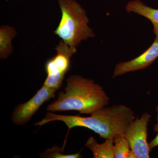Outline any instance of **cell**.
Instances as JSON below:
<instances>
[{
    "mask_svg": "<svg viewBox=\"0 0 158 158\" xmlns=\"http://www.w3.org/2000/svg\"><path fill=\"white\" fill-rule=\"evenodd\" d=\"M106 106L96 110L88 117L59 115L48 112L35 125L40 127L51 122L60 121L64 123L69 130L77 127H86L106 140L123 135L127 128L135 119L134 112L123 105Z\"/></svg>",
    "mask_w": 158,
    "mask_h": 158,
    "instance_id": "6da1fadb",
    "label": "cell"
},
{
    "mask_svg": "<svg viewBox=\"0 0 158 158\" xmlns=\"http://www.w3.org/2000/svg\"><path fill=\"white\" fill-rule=\"evenodd\" d=\"M110 98L100 85L91 79L73 75L66 80L64 91L47 108L48 111H78L91 114L109 104Z\"/></svg>",
    "mask_w": 158,
    "mask_h": 158,
    "instance_id": "7a4b0ae2",
    "label": "cell"
},
{
    "mask_svg": "<svg viewBox=\"0 0 158 158\" xmlns=\"http://www.w3.org/2000/svg\"><path fill=\"white\" fill-rule=\"evenodd\" d=\"M62 17L54 34L70 47H77L83 40L95 37L88 27L85 9L75 0H58Z\"/></svg>",
    "mask_w": 158,
    "mask_h": 158,
    "instance_id": "3957f363",
    "label": "cell"
},
{
    "mask_svg": "<svg viewBox=\"0 0 158 158\" xmlns=\"http://www.w3.org/2000/svg\"><path fill=\"white\" fill-rule=\"evenodd\" d=\"M55 49L56 51V55L45 63L47 77L44 85L57 90L62 86L65 74L70 67L71 58L76 53L77 49L76 47L69 46L61 40Z\"/></svg>",
    "mask_w": 158,
    "mask_h": 158,
    "instance_id": "277c9868",
    "label": "cell"
},
{
    "mask_svg": "<svg viewBox=\"0 0 158 158\" xmlns=\"http://www.w3.org/2000/svg\"><path fill=\"white\" fill-rule=\"evenodd\" d=\"M151 116L143 113L141 118L137 117L129 126L123 136L127 140L130 148L137 158H149L150 152L148 143V125Z\"/></svg>",
    "mask_w": 158,
    "mask_h": 158,
    "instance_id": "5b68a950",
    "label": "cell"
},
{
    "mask_svg": "<svg viewBox=\"0 0 158 158\" xmlns=\"http://www.w3.org/2000/svg\"><path fill=\"white\" fill-rule=\"evenodd\" d=\"M56 91L43 85L31 99L15 107L11 116L12 122L16 125H24L27 123L44 102L55 98Z\"/></svg>",
    "mask_w": 158,
    "mask_h": 158,
    "instance_id": "8992f818",
    "label": "cell"
},
{
    "mask_svg": "<svg viewBox=\"0 0 158 158\" xmlns=\"http://www.w3.org/2000/svg\"><path fill=\"white\" fill-rule=\"evenodd\" d=\"M158 58V35L152 45L138 57L127 62H122L115 66L113 78L127 73L135 72L147 68Z\"/></svg>",
    "mask_w": 158,
    "mask_h": 158,
    "instance_id": "52a82bcc",
    "label": "cell"
},
{
    "mask_svg": "<svg viewBox=\"0 0 158 158\" xmlns=\"http://www.w3.org/2000/svg\"><path fill=\"white\" fill-rule=\"evenodd\" d=\"M125 9L128 13L135 12L149 19L153 26V33L158 35V9L145 6L139 0L129 2Z\"/></svg>",
    "mask_w": 158,
    "mask_h": 158,
    "instance_id": "ba28073f",
    "label": "cell"
},
{
    "mask_svg": "<svg viewBox=\"0 0 158 158\" xmlns=\"http://www.w3.org/2000/svg\"><path fill=\"white\" fill-rule=\"evenodd\" d=\"M103 143L99 144L93 137H90L85 144L90 150L94 158H114V139H106Z\"/></svg>",
    "mask_w": 158,
    "mask_h": 158,
    "instance_id": "9c48e42d",
    "label": "cell"
},
{
    "mask_svg": "<svg viewBox=\"0 0 158 158\" xmlns=\"http://www.w3.org/2000/svg\"><path fill=\"white\" fill-rule=\"evenodd\" d=\"M16 34L15 29L9 26H2L0 28V58H8L12 53L11 40Z\"/></svg>",
    "mask_w": 158,
    "mask_h": 158,
    "instance_id": "30bf717a",
    "label": "cell"
},
{
    "mask_svg": "<svg viewBox=\"0 0 158 158\" xmlns=\"http://www.w3.org/2000/svg\"><path fill=\"white\" fill-rule=\"evenodd\" d=\"M127 140L123 135L114 139V152L115 158H127L130 149Z\"/></svg>",
    "mask_w": 158,
    "mask_h": 158,
    "instance_id": "8fae6325",
    "label": "cell"
},
{
    "mask_svg": "<svg viewBox=\"0 0 158 158\" xmlns=\"http://www.w3.org/2000/svg\"><path fill=\"white\" fill-rule=\"evenodd\" d=\"M64 151L57 146H54L52 148L46 150L44 152L40 154V156L41 158H80L83 157L80 155V152L75 154L65 155L62 153Z\"/></svg>",
    "mask_w": 158,
    "mask_h": 158,
    "instance_id": "7c38bea8",
    "label": "cell"
},
{
    "mask_svg": "<svg viewBox=\"0 0 158 158\" xmlns=\"http://www.w3.org/2000/svg\"><path fill=\"white\" fill-rule=\"evenodd\" d=\"M148 146L150 151H151L154 148L158 147V134L155 138L148 143Z\"/></svg>",
    "mask_w": 158,
    "mask_h": 158,
    "instance_id": "4fadbf2b",
    "label": "cell"
},
{
    "mask_svg": "<svg viewBox=\"0 0 158 158\" xmlns=\"http://www.w3.org/2000/svg\"><path fill=\"white\" fill-rule=\"evenodd\" d=\"M156 111L157 114L156 117L157 123L154 127L153 130L154 131L158 133V106L156 107Z\"/></svg>",
    "mask_w": 158,
    "mask_h": 158,
    "instance_id": "5bb4252c",
    "label": "cell"
},
{
    "mask_svg": "<svg viewBox=\"0 0 158 158\" xmlns=\"http://www.w3.org/2000/svg\"><path fill=\"white\" fill-rule=\"evenodd\" d=\"M127 158H137V157L135 153L131 149L128 154Z\"/></svg>",
    "mask_w": 158,
    "mask_h": 158,
    "instance_id": "9a60e30c",
    "label": "cell"
}]
</instances>
